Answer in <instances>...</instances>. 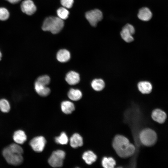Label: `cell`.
Returning <instances> with one entry per match:
<instances>
[{
	"instance_id": "6da1fadb",
	"label": "cell",
	"mask_w": 168,
	"mask_h": 168,
	"mask_svg": "<svg viewBox=\"0 0 168 168\" xmlns=\"http://www.w3.org/2000/svg\"><path fill=\"white\" fill-rule=\"evenodd\" d=\"M112 146L118 155L122 158H127L134 154L135 148L126 137L117 135L114 138Z\"/></svg>"
},
{
	"instance_id": "7a4b0ae2",
	"label": "cell",
	"mask_w": 168,
	"mask_h": 168,
	"mask_svg": "<svg viewBox=\"0 0 168 168\" xmlns=\"http://www.w3.org/2000/svg\"><path fill=\"white\" fill-rule=\"evenodd\" d=\"M23 150L19 144L13 143L5 148L2 151V155L6 161L9 164L18 166L23 161Z\"/></svg>"
},
{
	"instance_id": "3957f363",
	"label": "cell",
	"mask_w": 168,
	"mask_h": 168,
	"mask_svg": "<svg viewBox=\"0 0 168 168\" xmlns=\"http://www.w3.org/2000/svg\"><path fill=\"white\" fill-rule=\"evenodd\" d=\"M64 25L63 20L58 17L49 16L45 18L42 26V30L49 31L53 34L59 33Z\"/></svg>"
},
{
	"instance_id": "277c9868",
	"label": "cell",
	"mask_w": 168,
	"mask_h": 168,
	"mask_svg": "<svg viewBox=\"0 0 168 168\" xmlns=\"http://www.w3.org/2000/svg\"><path fill=\"white\" fill-rule=\"evenodd\" d=\"M139 140L143 145L149 146L153 145L157 139L156 133L152 130L146 128L143 130L140 133Z\"/></svg>"
},
{
	"instance_id": "5b68a950",
	"label": "cell",
	"mask_w": 168,
	"mask_h": 168,
	"mask_svg": "<svg viewBox=\"0 0 168 168\" xmlns=\"http://www.w3.org/2000/svg\"><path fill=\"white\" fill-rule=\"evenodd\" d=\"M65 153L62 150H57L52 153L48 160L49 165L53 167H59L63 166Z\"/></svg>"
},
{
	"instance_id": "8992f818",
	"label": "cell",
	"mask_w": 168,
	"mask_h": 168,
	"mask_svg": "<svg viewBox=\"0 0 168 168\" xmlns=\"http://www.w3.org/2000/svg\"><path fill=\"white\" fill-rule=\"evenodd\" d=\"M103 14L98 9H94L88 11L85 14V17L90 25L96 26L98 23L103 18Z\"/></svg>"
},
{
	"instance_id": "52a82bcc",
	"label": "cell",
	"mask_w": 168,
	"mask_h": 168,
	"mask_svg": "<svg viewBox=\"0 0 168 168\" xmlns=\"http://www.w3.org/2000/svg\"><path fill=\"white\" fill-rule=\"evenodd\" d=\"M135 31L134 27L131 24H127L122 29L120 32L121 37L126 42H131L134 40L133 35Z\"/></svg>"
},
{
	"instance_id": "ba28073f",
	"label": "cell",
	"mask_w": 168,
	"mask_h": 168,
	"mask_svg": "<svg viewBox=\"0 0 168 168\" xmlns=\"http://www.w3.org/2000/svg\"><path fill=\"white\" fill-rule=\"evenodd\" d=\"M46 143L45 138L42 136L34 138L30 142V144L33 150L38 152H41L43 150Z\"/></svg>"
},
{
	"instance_id": "9c48e42d",
	"label": "cell",
	"mask_w": 168,
	"mask_h": 168,
	"mask_svg": "<svg viewBox=\"0 0 168 168\" xmlns=\"http://www.w3.org/2000/svg\"><path fill=\"white\" fill-rule=\"evenodd\" d=\"M21 7L23 12L29 15L34 14L36 10V6L31 0L24 1L21 3Z\"/></svg>"
},
{
	"instance_id": "30bf717a",
	"label": "cell",
	"mask_w": 168,
	"mask_h": 168,
	"mask_svg": "<svg viewBox=\"0 0 168 168\" xmlns=\"http://www.w3.org/2000/svg\"><path fill=\"white\" fill-rule=\"evenodd\" d=\"M65 80L69 85H75L78 83L80 81L79 75L78 73L75 71H71L66 74Z\"/></svg>"
},
{
	"instance_id": "8fae6325",
	"label": "cell",
	"mask_w": 168,
	"mask_h": 168,
	"mask_svg": "<svg viewBox=\"0 0 168 168\" xmlns=\"http://www.w3.org/2000/svg\"><path fill=\"white\" fill-rule=\"evenodd\" d=\"M138 90L143 94H148L151 92L152 89L151 83L147 81L139 82L137 85Z\"/></svg>"
},
{
	"instance_id": "7c38bea8",
	"label": "cell",
	"mask_w": 168,
	"mask_h": 168,
	"mask_svg": "<svg viewBox=\"0 0 168 168\" xmlns=\"http://www.w3.org/2000/svg\"><path fill=\"white\" fill-rule=\"evenodd\" d=\"M139 19L144 21L150 20L152 16V13L148 8L143 7L140 9L138 14Z\"/></svg>"
},
{
	"instance_id": "4fadbf2b",
	"label": "cell",
	"mask_w": 168,
	"mask_h": 168,
	"mask_svg": "<svg viewBox=\"0 0 168 168\" xmlns=\"http://www.w3.org/2000/svg\"><path fill=\"white\" fill-rule=\"evenodd\" d=\"M14 141L18 144H23L27 140V136L23 130H19L14 132L13 136Z\"/></svg>"
},
{
	"instance_id": "5bb4252c",
	"label": "cell",
	"mask_w": 168,
	"mask_h": 168,
	"mask_svg": "<svg viewBox=\"0 0 168 168\" xmlns=\"http://www.w3.org/2000/svg\"><path fill=\"white\" fill-rule=\"evenodd\" d=\"M152 117L154 121L160 123H162L165 121L166 115L165 113L162 110L156 109L152 112Z\"/></svg>"
},
{
	"instance_id": "9a60e30c",
	"label": "cell",
	"mask_w": 168,
	"mask_h": 168,
	"mask_svg": "<svg viewBox=\"0 0 168 168\" xmlns=\"http://www.w3.org/2000/svg\"><path fill=\"white\" fill-rule=\"evenodd\" d=\"M70 145L72 147L76 148L82 146L83 138L81 136L77 133L73 134L70 138Z\"/></svg>"
},
{
	"instance_id": "2e32d148",
	"label": "cell",
	"mask_w": 168,
	"mask_h": 168,
	"mask_svg": "<svg viewBox=\"0 0 168 168\" xmlns=\"http://www.w3.org/2000/svg\"><path fill=\"white\" fill-rule=\"evenodd\" d=\"M57 58L58 61L61 63L68 61L70 58L69 52L65 49H61L58 51L57 54Z\"/></svg>"
},
{
	"instance_id": "e0dca14e",
	"label": "cell",
	"mask_w": 168,
	"mask_h": 168,
	"mask_svg": "<svg viewBox=\"0 0 168 168\" xmlns=\"http://www.w3.org/2000/svg\"><path fill=\"white\" fill-rule=\"evenodd\" d=\"M35 91L40 96H47L50 92V89L46 86L39 84L35 82Z\"/></svg>"
},
{
	"instance_id": "ac0fdd59",
	"label": "cell",
	"mask_w": 168,
	"mask_h": 168,
	"mask_svg": "<svg viewBox=\"0 0 168 168\" xmlns=\"http://www.w3.org/2000/svg\"><path fill=\"white\" fill-rule=\"evenodd\" d=\"M82 158L87 164L91 165L96 161L97 156L92 151H88L84 153Z\"/></svg>"
},
{
	"instance_id": "d6986e66",
	"label": "cell",
	"mask_w": 168,
	"mask_h": 168,
	"mask_svg": "<svg viewBox=\"0 0 168 168\" xmlns=\"http://www.w3.org/2000/svg\"><path fill=\"white\" fill-rule=\"evenodd\" d=\"M61 106L63 112L67 114L71 113L75 109L73 103L69 101H64L62 102Z\"/></svg>"
},
{
	"instance_id": "ffe728a7",
	"label": "cell",
	"mask_w": 168,
	"mask_h": 168,
	"mask_svg": "<svg viewBox=\"0 0 168 168\" xmlns=\"http://www.w3.org/2000/svg\"><path fill=\"white\" fill-rule=\"evenodd\" d=\"M91 85L95 91H102L104 88L105 83L102 79L96 78L92 81Z\"/></svg>"
},
{
	"instance_id": "44dd1931",
	"label": "cell",
	"mask_w": 168,
	"mask_h": 168,
	"mask_svg": "<svg viewBox=\"0 0 168 168\" xmlns=\"http://www.w3.org/2000/svg\"><path fill=\"white\" fill-rule=\"evenodd\" d=\"M68 95L69 98L73 101L78 100L80 99L82 96V93L80 90L73 88L70 90Z\"/></svg>"
},
{
	"instance_id": "7402d4cb",
	"label": "cell",
	"mask_w": 168,
	"mask_h": 168,
	"mask_svg": "<svg viewBox=\"0 0 168 168\" xmlns=\"http://www.w3.org/2000/svg\"><path fill=\"white\" fill-rule=\"evenodd\" d=\"M102 164L104 168H113L116 165V162L112 157H105L102 160Z\"/></svg>"
},
{
	"instance_id": "603a6c76",
	"label": "cell",
	"mask_w": 168,
	"mask_h": 168,
	"mask_svg": "<svg viewBox=\"0 0 168 168\" xmlns=\"http://www.w3.org/2000/svg\"><path fill=\"white\" fill-rule=\"evenodd\" d=\"M11 107L8 101L6 99L0 100V110L2 112L7 113L10 110Z\"/></svg>"
},
{
	"instance_id": "cb8c5ba5",
	"label": "cell",
	"mask_w": 168,
	"mask_h": 168,
	"mask_svg": "<svg viewBox=\"0 0 168 168\" xmlns=\"http://www.w3.org/2000/svg\"><path fill=\"white\" fill-rule=\"evenodd\" d=\"M57 13L58 17L63 20L67 19L69 14L68 11L64 7L59 8L57 10Z\"/></svg>"
},
{
	"instance_id": "d4e9b609",
	"label": "cell",
	"mask_w": 168,
	"mask_h": 168,
	"mask_svg": "<svg viewBox=\"0 0 168 168\" xmlns=\"http://www.w3.org/2000/svg\"><path fill=\"white\" fill-rule=\"evenodd\" d=\"M55 140L57 143L61 145H65L68 143V140L66 133L62 132L59 136L55 138Z\"/></svg>"
},
{
	"instance_id": "484cf974",
	"label": "cell",
	"mask_w": 168,
	"mask_h": 168,
	"mask_svg": "<svg viewBox=\"0 0 168 168\" xmlns=\"http://www.w3.org/2000/svg\"><path fill=\"white\" fill-rule=\"evenodd\" d=\"M50 78L46 75H43L39 77L37 79L35 82L44 86H47L49 83Z\"/></svg>"
},
{
	"instance_id": "4316f807",
	"label": "cell",
	"mask_w": 168,
	"mask_h": 168,
	"mask_svg": "<svg viewBox=\"0 0 168 168\" xmlns=\"http://www.w3.org/2000/svg\"><path fill=\"white\" fill-rule=\"evenodd\" d=\"M9 16V13L8 10L4 7H0V20L5 21Z\"/></svg>"
},
{
	"instance_id": "83f0119b",
	"label": "cell",
	"mask_w": 168,
	"mask_h": 168,
	"mask_svg": "<svg viewBox=\"0 0 168 168\" xmlns=\"http://www.w3.org/2000/svg\"><path fill=\"white\" fill-rule=\"evenodd\" d=\"M60 2L63 7L66 8H70L73 5L74 0H61Z\"/></svg>"
},
{
	"instance_id": "f1b7e54d",
	"label": "cell",
	"mask_w": 168,
	"mask_h": 168,
	"mask_svg": "<svg viewBox=\"0 0 168 168\" xmlns=\"http://www.w3.org/2000/svg\"><path fill=\"white\" fill-rule=\"evenodd\" d=\"M9 2L12 3V4H16L19 2H20L21 0H6Z\"/></svg>"
},
{
	"instance_id": "f546056e",
	"label": "cell",
	"mask_w": 168,
	"mask_h": 168,
	"mask_svg": "<svg viewBox=\"0 0 168 168\" xmlns=\"http://www.w3.org/2000/svg\"><path fill=\"white\" fill-rule=\"evenodd\" d=\"M2 57V54L0 50V61L1 60Z\"/></svg>"
}]
</instances>
